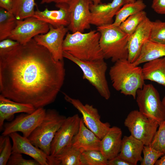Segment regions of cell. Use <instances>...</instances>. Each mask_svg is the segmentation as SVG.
<instances>
[{
  "label": "cell",
  "instance_id": "cell-37",
  "mask_svg": "<svg viewBox=\"0 0 165 165\" xmlns=\"http://www.w3.org/2000/svg\"><path fill=\"white\" fill-rule=\"evenodd\" d=\"M151 7L158 14L165 15V0H153Z\"/></svg>",
  "mask_w": 165,
  "mask_h": 165
},
{
  "label": "cell",
  "instance_id": "cell-36",
  "mask_svg": "<svg viewBox=\"0 0 165 165\" xmlns=\"http://www.w3.org/2000/svg\"><path fill=\"white\" fill-rule=\"evenodd\" d=\"M16 41L8 38L0 42V53L9 51L19 45Z\"/></svg>",
  "mask_w": 165,
  "mask_h": 165
},
{
  "label": "cell",
  "instance_id": "cell-22",
  "mask_svg": "<svg viewBox=\"0 0 165 165\" xmlns=\"http://www.w3.org/2000/svg\"><path fill=\"white\" fill-rule=\"evenodd\" d=\"M144 145L142 142L131 135L125 136L122 138L118 156L132 165H136L142 160L141 154Z\"/></svg>",
  "mask_w": 165,
  "mask_h": 165
},
{
  "label": "cell",
  "instance_id": "cell-44",
  "mask_svg": "<svg viewBox=\"0 0 165 165\" xmlns=\"http://www.w3.org/2000/svg\"><path fill=\"white\" fill-rule=\"evenodd\" d=\"M162 101L163 103V105H164V107L165 108V95L163 97V99H162Z\"/></svg>",
  "mask_w": 165,
  "mask_h": 165
},
{
  "label": "cell",
  "instance_id": "cell-9",
  "mask_svg": "<svg viewBox=\"0 0 165 165\" xmlns=\"http://www.w3.org/2000/svg\"><path fill=\"white\" fill-rule=\"evenodd\" d=\"M63 94L65 100L81 114L86 126L101 139L111 127L110 123L101 121L98 110L93 105L84 104L79 100Z\"/></svg>",
  "mask_w": 165,
  "mask_h": 165
},
{
  "label": "cell",
  "instance_id": "cell-30",
  "mask_svg": "<svg viewBox=\"0 0 165 165\" xmlns=\"http://www.w3.org/2000/svg\"><path fill=\"white\" fill-rule=\"evenodd\" d=\"M108 161L100 150L84 151L80 156L81 165H107Z\"/></svg>",
  "mask_w": 165,
  "mask_h": 165
},
{
  "label": "cell",
  "instance_id": "cell-20",
  "mask_svg": "<svg viewBox=\"0 0 165 165\" xmlns=\"http://www.w3.org/2000/svg\"><path fill=\"white\" fill-rule=\"evenodd\" d=\"M101 140L86 126L81 118L79 129L73 139L72 145L82 152L89 150H100Z\"/></svg>",
  "mask_w": 165,
  "mask_h": 165
},
{
  "label": "cell",
  "instance_id": "cell-4",
  "mask_svg": "<svg viewBox=\"0 0 165 165\" xmlns=\"http://www.w3.org/2000/svg\"><path fill=\"white\" fill-rule=\"evenodd\" d=\"M97 30L100 34V45L105 59L114 63L128 59L129 37L119 27L112 24L97 27Z\"/></svg>",
  "mask_w": 165,
  "mask_h": 165
},
{
  "label": "cell",
  "instance_id": "cell-8",
  "mask_svg": "<svg viewBox=\"0 0 165 165\" xmlns=\"http://www.w3.org/2000/svg\"><path fill=\"white\" fill-rule=\"evenodd\" d=\"M124 124L130 135L142 142L145 145H150L159 126L157 121L145 116L137 110L129 112Z\"/></svg>",
  "mask_w": 165,
  "mask_h": 165
},
{
  "label": "cell",
  "instance_id": "cell-11",
  "mask_svg": "<svg viewBox=\"0 0 165 165\" xmlns=\"http://www.w3.org/2000/svg\"><path fill=\"white\" fill-rule=\"evenodd\" d=\"M81 118L78 114L66 118L53 140L50 156H56L72 144L74 138L79 131Z\"/></svg>",
  "mask_w": 165,
  "mask_h": 165
},
{
  "label": "cell",
  "instance_id": "cell-21",
  "mask_svg": "<svg viewBox=\"0 0 165 165\" xmlns=\"http://www.w3.org/2000/svg\"><path fill=\"white\" fill-rule=\"evenodd\" d=\"M36 108L32 105L17 102L0 95V130L3 129L5 120H9L14 114L24 112L31 114Z\"/></svg>",
  "mask_w": 165,
  "mask_h": 165
},
{
  "label": "cell",
  "instance_id": "cell-35",
  "mask_svg": "<svg viewBox=\"0 0 165 165\" xmlns=\"http://www.w3.org/2000/svg\"><path fill=\"white\" fill-rule=\"evenodd\" d=\"M8 165H40L37 161L34 160L24 159L22 154L12 153L7 164Z\"/></svg>",
  "mask_w": 165,
  "mask_h": 165
},
{
  "label": "cell",
  "instance_id": "cell-25",
  "mask_svg": "<svg viewBox=\"0 0 165 165\" xmlns=\"http://www.w3.org/2000/svg\"><path fill=\"white\" fill-rule=\"evenodd\" d=\"M82 152L72 144L64 149L57 156L52 157L53 165H81Z\"/></svg>",
  "mask_w": 165,
  "mask_h": 165
},
{
  "label": "cell",
  "instance_id": "cell-17",
  "mask_svg": "<svg viewBox=\"0 0 165 165\" xmlns=\"http://www.w3.org/2000/svg\"><path fill=\"white\" fill-rule=\"evenodd\" d=\"M9 135L13 142L12 153L25 154L31 157L40 165H49V156L33 145L28 138L21 136L17 132L12 133Z\"/></svg>",
  "mask_w": 165,
  "mask_h": 165
},
{
  "label": "cell",
  "instance_id": "cell-41",
  "mask_svg": "<svg viewBox=\"0 0 165 165\" xmlns=\"http://www.w3.org/2000/svg\"><path fill=\"white\" fill-rule=\"evenodd\" d=\"M155 165H165V154L158 160L155 163Z\"/></svg>",
  "mask_w": 165,
  "mask_h": 165
},
{
  "label": "cell",
  "instance_id": "cell-5",
  "mask_svg": "<svg viewBox=\"0 0 165 165\" xmlns=\"http://www.w3.org/2000/svg\"><path fill=\"white\" fill-rule=\"evenodd\" d=\"M64 57L73 62L81 70L83 79L87 80L105 99L108 100L111 92L106 78L108 68L104 59L94 61H85L78 59L64 51Z\"/></svg>",
  "mask_w": 165,
  "mask_h": 165
},
{
  "label": "cell",
  "instance_id": "cell-14",
  "mask_svg": "<svg viewBox=\"0 0 165 165\" xmlns=\"http://www.w3.org/2000/svg\"><path fill=\"white\" fill-rule=\"evenodd\" d=\"M68 30L67 27L54 28L49 25V30L47 33L38 35L33 38L37 44L47 49L55 60H63V44Z\"/></svg>",
  "mask_w": 165,
  "mask_h": 165
},
{
  "label": "cell",
  "instance_id": "cell-32",
  "mask_svg": "<svg viewBox=\"0 0 165 165\" xmlns=\"http://www.w3.org/2000/svg\"><path fill=\"white\" fill-rule=\"evenodd\" d=\"M150 40L165 44V21L159 20L152 21Z\"/></svg>",
  "mask_w": 165,
  "mask_h": 165
},
{
  "label": "cell",
  "instance_id": "cell-10",
  "mask_svg": "<svg viewBox=\"0 0 165 165\" xmlns=\"http://www.w3.org/2000/svg\"><path fill=\"white\" fill-rule=\"evenodd\" d=\"M46 112L45 109L40 108L31 114H21L17 116L11 122L4 124L2 135H9L13 133L20 132L23 136L28 138L42 122Z\"/></svg>",
  "mask_w": 165,
  "mask_h": 165
},
{
  "label": "cell",
  "instance_id": "cell-28",
  "mask_svg": "<svg viewBox=\"0 0 165 165\" xmlns=\"http://www.w3.org/2000/svg\"><path fill=\"white\" fill-rule=\"evenodd\" d=\"M36 4L35 0H13L12 12L17 20L33 16Z\"/></svg>",
  "mask_w": 165,
  "mask_h": 165
},
{
  "label": "cell",
  "instance_id": "cell-31",
  "mask_svg": "<svg viewBox=\"0 0 165 165\" xmlns=\"http://www.w3.org/2000/svg\"><path fill=\"white\" fill-rule=\"evenodd\" d=\"M159 128L149 145L155 150L165 154V120L159 124Z\"/></svg>",
  "mask_w": 165,
  "mask_h": 165
},
{
  "label": "cell",
  "instance_id": "cell-3",
  "mask_svg": "<svg viewBox=\"0 0 165 165\" xmlns=\"http://www.w3.org/2000/svg\"><path fill=\"white\" fill-rule=\"evenodd\" d=\"M100 33L97 30L86 33L68 32L63 42V51L82 60L105 59L100 46Z\"/></svg>",
  "mask_w": 165,
  "mask_h": 165
},
{
  "label": "cell",
  "instance_id": "cell-33",
  "mask_svg": "<svg viewBox=\"0 0 165 165\" xmlns=\"http://www.w3.org/2000/svg\"><path fill=\"white\" fill-rule=\"evenodd\" d=\"M9 135L0 137V165H6L12 154V145Z\"/></svg>",
  "mask_w": 165,
  "mask_h": 165
},
{
  "label": "cell",
  "instance_id": "cell-39",
  "mask_svg": "<svg viewBox=\"0 0 165 165\" xmlns=\"http://www.w3.org/2000/svg\"><path fill=\"white\" fill-rule=\"evenodd\" d=\"M13 0H0V8L12 12Z\"/></svg>",
  "mask_w": 165,
  "mask_h": 165
},
{
  "label": "cell",
  "instance_id": "cell-7",
  "mask_svg": "<svg viewBox=\"0 0 165 165\" xmlns=\"http://www.w3.org/2000/svg\"><path fill=\"white\" fill-rule=\"evenodd\" d=\"M135 99L139 111L144 115L159 124L165 120V108L158 91L152 84H145L137 91Z\"/></svg>",
  "mask_w": 165,
  "mask_h": 165
},
{
  "label": "cell",
  "instance_id": "cell-6",
  "mask_svg": "<svg viewBox=\"0 0 165 165\" xmlns=\"http://www.w3.org/2000/svg\"><path fill=\"white\" fill-rule=\"evenodd\" d=\"M66 118L55 109L47 110L42 122L28 138L33 145L50 156L53 140Z\"/></svg>",
  "mask_w": 165,
  "mask_h": 165
},
{
  "label": "cell",
  "instance_id": "cell-23",
  "mask_svg": "<svg viewBox=\"0 0 165 165\" xmlns=\"http://www.w3.org/2000/svg\"><path fill=\"white\" fill-rule=\"evenodd\" d=\"M142 69L145 80L165 86V57L145 63Z\"/></svg>",
  "mask_w": 165,
  "mask_h": 165
},
{
  "label": "cell",
  "instance_id": "cell-40",
  "mask_svg": "<svg viewBox=\"0 0 165 165\" xmlns=\"http://www.w3.org/2000/svg\"><path fill=\"white\" fill-rule=\"evenodd\" d=\"M71 0H42L40 3L44 4L45 3H49L51 2H54L56 4L61 3L68 4Z\"/></svg>",
  "mask_w": 165,
  "mask_h": 165
},
{
  "label": "cell",
  "instance_id": "cell-2",
  "mask_svg": "<svg viewBox=\"0 0 165 165\" xmlns=\"http://www.w3.org/2000/svg\"><path fill=\"white\" fill-rule=\"evenodd\" d=\"M109 74L114 89L125 95L132 96L134 99L138 90L145 84L142 68L134 65L127 59L115 62Z\"/></svg>",
  "mask_w": 165,
  "mask_h": 165
},
{
  "label": "cell",
  "instance_id": "cell-29",
  "mask_svg": "<svg viewBox=\"0 0 165 165\" xmlns=\"http://www.w3.org/2000/svg\"><path fill=\"white\" fill-rule=\"evenodd\" d=\"M146 17V13L144 10L141 11L129 16L119 27L129 38Z\"/></svg>",
  "mask_w": 165,
  "mask_h": 165
},
{
  "label": "cell",
  "instance_id": "cell-38",
  "mask_svg": "<svg viewBox=\"0 0 165 165\" xmlns=\"http://www.w3.org/2000/svg\"><path fill=\"white\" fill-rule=\"evenodd\" d=\"M107 165H132V164L118 155L111 160H108Z\"/></svg>",
  "mask_w": 165,
  "mask_h": 165
},
{
  "label": "cell",
  "instance_id": "cell-24",
  "mask_svg": "<svg viewBox=\"0 0 165 165\" xmlns=\"http://www.w3.org/2000/svg\"><path fill=\"white\" fill-rule=\"evenodd\" d=\"M165 57V44L149 40L144 44L140 54L133 64L136 66Z\"/></svg>",
  "mask_w": 165,
  "mask_h": 165
},
{
  "label": "cell",
  "instance_id": "cell-34",
  "mask_svg": "<svg viewBox=\"0 0 165 165\" xmlns=\"http://www.w3.org/2000/svg\"><path fill=\"white\" fill-rule=\"evenodd\" d=\"M142 152L143 155L141 165H153L159 158L164 154L151 147L150 145H144Z\"/></svg>",
  "mask_w": 165,
  "mask_h": 165
},
{
  "label": "cell",
  "instance_id": "cell-42",
  "mask_svg": "<svg viewBox=\"0 0 165 165\" xmlns=\"http://www.w3.org/2000/svg\"><path fill=\"white\" fill-rule=\"evenodd\" d=\"M124 2V4L133 3L136 1V0H123Z\"/></svg>",
  "mask_w": 165,
  "mask_h": 165
},
{
  "label": "cell",
  "instance_id": "cell-1",
  "mask_svg": "<svg viewBox=\"0 0 165 165\" xmlns=\"http://www.w3.org/2000/svg\"><path fill=\"white\" fill-rule=\"evenodd\" d=\"M65 74L63 60H55L33 38L0 53V94L36 109L54 101Z\"/></svg>",
  "mask_w": 165,
  "mask_h": 165
},
{
  "label": "cell",
  "instance_id": "cell-43",
  "mask_svg": "<svg viewBox=\"0 0 165 165\" xmlns=\"http://www.w3.org/2000/svg\"><path fill=\"white\" fill-rule=\"evenodd\" d=\"M93 3L95 4H97L101 3L102 0H92Z\"/></svg>",
  "mask_w": 165,
  "mask_h": 165
},
{
  "label": "cell",
  "instance_id": "cell-12",
  "mask_svg": "<svg viewBox=\"0 0 165 165\" xmlns=\"http://www.w3.org/2000/svg\"><path fill=\"white\" fill-rule=\"evenodd\" d=\"M49 24L31 16L22 20H17L16 25L8 38L24 44L36 36L47 33Z\"/></svg>",
  "mask_w": 165,
  "mask_h": 165
},
{
  "label": "cell",
  "instance_id": "cell-15",
  "mask_svg": "<svg viewBox=\"0 0 165 165\" xmlns=\"http://www.w3.org/2000/svg\"><path fill=\"white\" fill-rule=\"evenodd\" d=\"M124 5L123 0H112L108 3L90 4L91 25L97 27L111 24L118 10Z\"/></svg>",
  "mask_w": 165,
  "mask_h": 165
},
{
  "label": "cell",
  "instance_id": "cell-26",
  "mask_svg": "<svg viewBox=\"0 0 165 165\" xmlns=\"http://www.w3.org/2000/svg\"><path fill=\"white\" fill-rule=\"evenodd\" d=\"M146 6L142 0H137L133 3L124 4L115 15L113 25L119 27L129 16L143 10Z\"/></svg>",
  "mask_w": 165,
  "mask_h": 165
},
{
  "label": "cell",
  "instance_id": "cell-13",
  "mask_svg": "<svg viewBox=\"0 0 165 165\" xmlns=\"http://www.w3.org/2000/svg\"><path fill=\"white\" fill-rule=\"evenodd\" d=\"M92 0H71L68 4L70 23L68 27L72 33L83 32L90 27Z\"/></svg>",
  "mask_w": 165,
  "mask_h": 165
},
{
  "label": "cell",
  "instance_id": "cell-16",
  "mask_svg": "<svg viewBox=\"0 0 165 165\" xmlns=\"http://www.w3.org/2000/svg\"><path fill=\"white\" fill-rule=\"evenodd\" d=\"M152 21L147 17L129 37L127 44L128 60L133 63L137 60L145 42L150 40Z\"/></svg>",
  "mask_w": 165,
  "mask_h": 165
},
{
  "label": "cell",
  "instance_id": "cell-19",
  "mask_svg": "<svg viewBox=\"0 0 165 165\" xmlns=\"http://www.w3.org/2000/svg\"><path fill=\"white\" fill-rule=\"evenodd\" d=\"M122 131L117 126L110 127L101 140L100 151L108 160L118 156L120 151Z\"/></svg>",
  "mask_w": 165,
  "mask_h": 165
},
{
  "label": "cell",
  "instance_id": "cell-18",
  "mask_svg": "<svg viewBox=\"0 0 165 165\" xmlns=\"http://www.w3.org/2000/svg\"><path fill=\"white\" fill-rule=\"evenodd\" d=\"M55 6L58 9L50 10L46 8L44 10L40 11L37 9L33 16L54 28L68 27L70 23L68 4H57Z\"/></svg>",
  "mask_w": 165,
  "mask_h": 165
},
{
  "label": "cell",
  "instance_id": "cell-27",
  "mask_svg": "<svg viewBox=\"0 0 165 165\" xmlns=\"http://www.w3.org/2000/svg\"><path fill=\"white\" fill-rule=\"evenodd\" d=\"M17 20L12 12L0 8V41L9 37L16 26Z\"/></svg>",
  "mask_w": 165,
  "mask_h": 165
}]
</instances>
